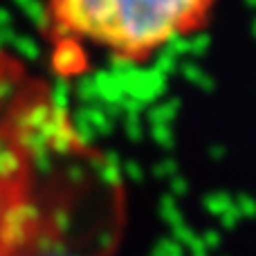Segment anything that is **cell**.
I'll return each instance as SVG.
<instances>
[{"label":"cell","mask_w":256,"mask_h":256,"mask_svg":"<svg viewBox=\"0 0 256 256\" xmlns=\"http://www.w3.org/2000/svg\"><path fill=\"white\" fill-rule=\"evenodd\" d=\"M0 222V256H108L124 218L122 186L102 158L84 148L48 189L16 182Z\"/></svg>","instance_id":"6da1fadb"},{"label":"cell","mask_w":256,"mask_h":256,"mask_svg":"<svg viewBox=\"0 0 256 256\" xmlns=\"http://www.w3.org/2000/svg\"><path fill=\"white\" fill-rule=\"evenodd\" d=\"M216 0H50L56 40L88 45L122 63H146L173 40L202 32Z\"/></svg>","instance_id":"7a4b0ae2"}]
</instances>
